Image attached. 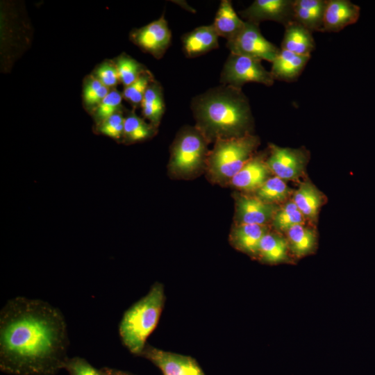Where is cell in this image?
<instances>
[{
	"label": "cell",
	"instance_id": "1",
	"mask_svg": "<svg viewBox=\"0 0 375 375\" xmlns=\"http://www.w3.org/2000/svg\"><path fill=\"white\" fill-rule=\"evenodd\" d=\"M61 311L24 297L8 301L0 312V367L14 375H53L64 368L69 345Z\"/></svg>",
	"mask_w": 375,
	"mask_h": 375
},
{
	"label": "cell",
	"instance_id": "2",
	"mask_svg": "<svg viewBox=\"0 0 375 375\" xmlns=\"http://www.w3.org/2000/svg\"><path fill=\"white\" fill-rule=\"evenodd\" d=\"M191 109L208 141L251 134V106L241 88L222 84L210 88L193 98Z\"/></svg>",
	"mask_w": 375,
	"mask_h": 375
},
{
	"label": "cell",
	"instance_id": "3",
	"mask_svg": "<svg viewBox=\"0 0 375 375\" xmlns=\"http://www.w3.org/2000/svg\"><path fill=\"white\" fill-rule=\"evenodd\" d=\"M165 301L162 284L155 283L148 293L124 313L119 325L123 344L133 354L140 356L147 340L156 328Z\"/></svg>",
	"mask_w": 375,
	"mask_h": 375
},
{
	"label": "cell",
	"instance_id": "4",
	"mask_svg": "<svg viewBox=\"0 0 375 375\" xmlns=\"http://www.w3.org/2000/svg\"><path fill=\"white\" fill-rule=\"evenodd\" d=\"M259 139L252 134L218 138L208 157L210 172L219 181L231 180L253 157Z\"/></svg>",
	"mask_w": 375,
	"mask_h": 375
},
{
	"label": "cell",
	"instance_id": "5",
	"mask_svg": "<svg viewBox=\"0 0 375 375\" xmlns=\"http://www.w3.org/2000/svg\"><path fill=\"white\" fill-rule=\"evenodd\" d=\"M208 142L197 127L183 130L172 147L171 169L181 175L198 169L206 158Z\"/></svg>",
	"mask_w": 375,
	"mask_h": 375
},
{
	"label": "cell",
	"instance_id": "6",
	"mask_svg": "<svg viewBox=\"0 0 375 375\" xmlns=\"http://www.w3.org/2000/svg\"><path fill=\"white\" fill-rule=\"evenodd\" d=\"M274 79L262 65L261 60L231 53L221 72L222 85L241 88L247 83L272 86Z\"/></svg>",
	"mask_w": 375,
	"mask_h": 375
},
{
	"label": "cell",
	"instance_id": "7",
	"mask_svg": "<svg viewBox=\"0 0 375 375\" xmlns=\"http://www.w3.org/2000/svg\"><path fill=\"white\" fill-rule=\"evenodd\" d=\"M244 22L240 32L226 43L231 53L272 62L281 49L264 38L259 24Z\"/></svg>",
	"mask_w": 375,
	"mask_h": 375
},
{
	"label": "cell",
	"instance_id": "8",
	"mask_svg": "<svg viewBox=\"0 0 375 375\" xmlns=\"http://www.w3.org/2000/svg\"><path fill=\"white\" fill-rule=\"evenodd\" d=\"M142 356L160 369L162 375H205L192 357L163 351L147 344Z\"/></svg>",
	"mask_w": 375,
	"mask_h": 375
},
{
	"label": "cell",
	"instance_id": "9",
	"mask_svg": "<svg viewBox=\"0 0 375 375\" xmlns=\"http://www.w3.org/2000/svg\"><path fill=\"white\" fill-rule=\"evenodd\" d=\"M306 161L307 153L301 149L284 148L271 144L266 164L276 176L283 180H292L301 175Z\"/></svg>",
	"mask_w": 375,
	"mask_h": 375
},
{
	"label": "cell",
	"instance_id": "10",
	"mask_svg": "<svg viewBox=\"0 0 375 375\" xmlns=\"http://www.w3.org/2000/svg\"><path fill=\"white\" fill-rule=\"evenodd\" d=\"M131 37L143 51L160 59L171 44L172 33L162 15L157 20L133 31Z\"/></svg>",
	"mask_w": 375,
	"mask_h": 375
},
{
	"label": "cell",
	"instance_id": "11",
	"mask_svg": "<svg viewBox=\"0 0 375 375\" xmlns=\"http://www.w3.org/2000/svg\"><path fill=\"white\" fill-rule=\"evenodd\" d=\"M293 3V0H255L240 14L247 22L259 24L270 20L285 26L294 21Z\"/></svg>",
	"mask_w": 375,
	"mask_h": 375
},
{
	"label": "cell",
	"instance_id": "12",
	"mask_svg": "<svg viewBox=\"0 0 375 375\" xmlns=\"http://www.w3.org/2000/svg\"><path fill=\"white\" fill-rule=\"evenodd\" d=\"M236 198L238 224L265 225L272 220L277 210L275 205L263 202L256 196L240 195Z\"/></svg>",
	"mask_w": 375,
	"mask_h": 375
},
{
	"label": "cell",
	"instance_id": "13",
	"mask_svg": "<svg viewBox=\"0 0 375 375\" xmlns=\"http://www.w3.org/2000/svg\"><path fill=\"white\" fill-rule=\"evenodd\" d=\"M360 8L348 0H328L322 32H339L356 23Z\"/></svg>",
	"mask_w": 375,
	"mask_h": 375
},
{
	"label": "cell",
	"instance_id": "14",
	"mask_svg": "<svg viewBox=\"0 0 375 375\" xmlns=\"http://www.w3.org/2000/svg\"><path fill=\"white\" fill-rule=\"evenodd\" d=\"M218 38L212 24L197 27L183 35V52L190 58L203 55L219 47Z\"/></svg>",
	"mask_w": 375,
	"mask_h": 375
},
{
	"label": "cell",
	"instance_id": "15",
	"mask_svg": "<svg viewBox=\"0 0 375 375\" xmlns=\"http://www.w3.org/2000/svg\"><path fill=\"white\" fill-rule=\"evenodd\" d=\"M311 55L303 56L281 49L273 60L270 72L274 80L295 81L301 74Z\"/></svg>",
	"mask_w": 375,
	"mask_h": 375
},
{
	"label": "cell",
	"instance_id": "16",
	"mask_svg": "<svg viewBox=\"0 0 375 375\" xmlns=\"http://www.w3.org/2000/svg\"><path fill=\"white\" fill-rule=\"evenodd\" d=\"M269 168L260 156L252 157L231 179L236 188L256 191L268 178Z\"/></svg>",
	"mask_w": 375,
	"mask_h": 375
},
{
	"label": "cell",
	"instance_id": "17",
	"mask_svg": "<svg viewBox=\"0 0 375 375\" xmlns=\"http://www.w3.org/2000/svg\"><path fill=\"white\" fill-rule=\"evenodd\" d=\"M328 0H294V21L312 33L322 31Z\"/></svg>",
	"mask_w": 375,
	"mask_h": 375
},
{
	"label": "cell",
	"instance_id": "18",
	"mask_svg": "<svg viewBox=\"0 0 375 375\" xmlns=\"http://www.w3.org/2000/svg\"><path fill=\"white\" fill-rule=\"evenodd\" d=\"M281 49L298 55H310L315 49L312 33L295 21L285 26Z\"/></svg>",
	"mask_w": 375,
	"mask_h": 375
},
{
	"label": "cell",
	"instance_id": "19",
	"mask_svg": "<svg viewBox=\"0 0 375 375\" xmlns=\"http://www.w3.org/2000/svg\"><path fill=\"white\" fill-rule=\"evenodd\" d=\"M267 232L265 225L238 224L231 231V243L235 249L257 257L260 242Z\"/></svg>",
	"mask_w": 375,
	"mask_h": 375
},
{
	"label": "cell",
	"instance_id": "20",
	"mask_svg": "<svg viewBox=\"0 0 375 375\" xmlns=\"http://www.w3.org/2000/svg\"><path fill=\"white\" fill-rule=\"evenodd\" d=\"M244 20L239 17L229 0L220 2L212 26L219 37L233 40L242 29Z\"/></svg>",
	"mask_w": 375,
	"mask_h": 375
},
{
	"label": "cell",
	"instance_id": "21",
	"mask_svg": "<svg viewBox=\"0 0 375 375\" xmlns=\"http://www.w3.org/2000/svg\"><path fill=\"white\" fill-rule=\"evenodd\" d=\"M288 240L279 234L267 232L261 239L257 257L261 260L276 264L288 260Z\"/></svg>",
	"mask_w": 375,
	"mask_h": 375
},
{
	"label": "cell",
	"instance_id": "22",
	"mask_svg": "<svg viewBox=\"0 0 375 375\" xmlns=\"http://www.w3.org/2000/svg\"><path fill=\"white\" fill-rule=\"evenodd\" d=\"M293 201L304 217L315 220L322 205L323 197L311 183L304 182L295 192Z\"/></svg>",
	"mask_w": 375,
	"mask_h": 375
},
{
	"label": "cell",
	"instance_id": "23",
	"mask_svg": "<svg viewBox=\"0 0 375 375\" xmlns=\"http://www.w3.org/2000/svg\"><path fill=\"white\" fill-rule=\"evenodd\" d=\"M140 106L144 117L156 127L165 109L162 88L158 83L153 81L150 83Z\"/></svg>",
	"mask_w": 375,
	"mask_h": 375
},
{
	"label": "cell",
	"instance_id": "24",
	"mask_svg": "<svg viewBox=\"0 0 375 375\" xmlns=\"http://www.w3.org/2000/svg\"><path fill=\"white\" fill-rule=\"evenodd\" d=\"M286 233L289 248L296 256H304L314 249L317 237L313 230L301 224L293 226Z\"/></svg>",
	"mask_w": 375,
	"mask_h": 375
},
{
	"label": "cell",
	"instance_id": "25",
	"mask_svg": "<svg viewBox=\"0 0 375 375\" xmlns=\"http://www.w3.org/2000/svg\"><path fill=\"white\" fill-rule=\"evenodd\" d=\"M155 131V126L147 124L134 112L130 113L124 119L123 138L128 142L142 141L152 136Z\"/></svg>",
	"mask_w": 375,
	"mask_h": 375
},
{
	"label": "cell",
	"instance_id": "26",
	"mask_svg": "<svg viewBox=\"0 0 375 375\" xmlns=\"http://www.w3.org/2000/svg\"><path fill=\"white\" fill-rule=\"evenodd\" d=\"M289 193V188L285 181L277 177L268 178L256 191V197L269 204L284 201Z\"/></svg>",
	"mask_w": 375,
	"mask_h": 375
},
{
	"label": "cell",
	"instance_id": "27",
	"mask_svg": "<svg viewBox=\"0 0 375 375\" xmlns=\"http://www.w3.org/2000/svg\"><path fill=\"white\" fill-rule=\"evenodd\" d=\"M303 222L304 216L294 201H289L277 210L272 219L274 228L285 232L294 225L303 224Z\"/></svg>",
	"mask_w": 375,
	"mask_h": 375
},
{
	"label": "cell",
	"instance_id": "28",
	"mask_svg": "<svg viewBox=\"0 0 375 375\" xmlns=\"http://www.w3.org/2000/svg\"><path fill=\"white\" fill-rule=\"evenodd\" d=\"M153 81L152 74L146 70L133 83L124 87L122 97L133 107L137 108L141 106L144 94Z\"/></svg>",
	"mask_w": 375,
	"mask_h": 375
},
{
	"label": "cell",
	"instance_id": "29",
	"mask_svg": "<svg viewBox=\"0 0 375 375\" xmlns=\"http://www.w3.org/2000/svg\"><path fill=\"white\" fill-rule=\"evenodd\" d=\"M115 64L117 69L119 81L124 87L131 85L147 70L143 65L126 55L118 58Z\"/></svg>",
	"mask_w": 375,
	"mask_h": 375
},
{
	"label": "cell",
	"instance_id": "30",
	"mask_svg": "<svg viewBox=\"0 0 375 375\" xmlns=\"http://www.w3.org/2000/svg\"><path fill=\"white\" fill-rule=\"evenodd\" d=\"M122 94L117 90H111L101 102L97 106L95 116L100 124L112 115L119 112Z\"/></svg>",
	"mask_w": 375,
	"mask_h": 375
},
{
	"label": "cell",
	"instance_id": "31",
	"mask_svg": "<svg viewBox=\"0 0 375 375\" xmlns=\"http://www.w3.org/2000/svg\"><path fill=\"white\" fill-rule=\"evenodd\" d=\"M110 92L94 76H92L85 83L83 90V99L88 106H98Z\"/></svg>",
	"mask_w": 375,
	"mask_h": 375
},
{
	"label": "cell",
	"instance_id": "32",
	"mask_svg": "<svg viewBox=\"0 0 375 375\" xmlns=\"http://www.w3.org/2000/svg\"><path fill=\"white\" fill-rule=\"evenodd\" d=\"M124 119L118 112L100 123L99 131L112 139L119 140L124 135Z\"/></svg>",
	"mask_w": 375,
	"mask_h": 375
},
{
	"label": "cell",
	"instance_id": "33",
	"mask_svg": "<svg viewBox=\"0 0 375 375\" xmlns=\"http://www.w3.org/2000/svg\"><path fill=\"white\" fill-rule=\"evenodd\" d=\"M70 375H103L101 370H98L86 360L74 357L67 358L65 367Z\"/></svg>",
	"mask_w": 375,
	"mask_h": 375
},
{
	"label": "cell",
	"instance_id": "34",
	"mask_svg": "<svg viewBox=\"0 0 375 375\" xmlns=\"http://www.w3.org/2000/svg\"><path fill=\"white\" fill-rule=\"evenodd\" d=\"M94 77L109 89L115 88L120 82L116 65L111 62L100 65L96 70Z\"/></svg>",
	"mask_w": 375,
	"mask_h": 375
},
{
	"label": "cell",
	"instance_id": "35",
	"mask_svg": "<svg viewBox=\"0 0 375 375\" xmlns=\"http://www.w3.org/2000/svg\"><path fill=\"white\" fill-rule=\"evenodd\" d=\"M103 375H134L126 372L112 369L109 368H104L101 370Z\"/></svg>",
	"mask_w": 375,
	"mask_h": 375
}]
</instances>
